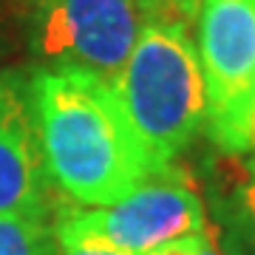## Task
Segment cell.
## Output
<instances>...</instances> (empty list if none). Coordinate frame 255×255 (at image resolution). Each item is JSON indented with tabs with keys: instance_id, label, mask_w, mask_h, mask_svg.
Returning a JSON list of instances; mask_svg holds the SVG:
<instances>
[{
	"instance_id": "7a4b0ae2",
	"label": "cell",
	"mask_w": 255,
	"mask_h": 255,
	"mask_svg": "<svg viewBox=\"0 0 255 255\" xmlns=\"http://www.w3.org/2000/svg\"><path fill=\"white\" fill-rule=\"evenodd\" d=\"M114 91L150 170H170L207 122V91L190 23L170 14L150 20L114 80Z\"/></svg>"
},
{
	"instance_id": "7c38bea8",
	"label": "cell",
	"mask_w": 255,
	"mask_h": 255,
	"mask_svg": "<svg viewBox=\"0 0 255 255\" xmlns=\"http://www.w3.org/2000/svg\"><path fill=\"white\" fill-rule=\"evenodd\" d=\"M201 255H221V250H219V244L213 241V236H210V241H207V247H204V253Z\"/></svg>"
},
{
	"instance_id": "52a82bcc",
	"label": "cell",
	"mask_w": 255,
	"mask_h": 255,
	"mask_svg": "<svg viewBox=\"0 0 255 255\" xmlns=\"http://www.w3.org/2000/svg\"><path fill=\"white\" fill-rule=\"evenodd\" d=\"M221 255H255V150L244 153L236 176L216 199Z\"/></svg>"
},
{
	"instance_id": "ba28073f",
	"label": "cell",
	"mask_w": 255,
	"mask_h": 255,
	"mask_svg": "<svg viewBox=\"0 0 255 255\" xmlns=\"http://www.w3.org/2000/svg\"><path fill=\"white\" fill-rule=\"evenodd\" d=\"M0 255H60L54 227L40 219L0 216Z\"/></svg>"
},
{
	"instance_id": "3957f363",
	"label": "cell",
	"mask_w": 255,
	"mask_h": 255,
	"mask_svg": "<svg viewBox=\"0 0 255 255\" xmlns=\"http://www.w3.org/2000/svg\"><path fill=\"white\" fill-rule=\"evenodd\" d=\"M190 17L179 0H31V43L46 68H80L111 82L142 28L156 17Z\"/></svg>"
},
{
	"instance_id": "9c48e42d",
	"label": "cell",
	"mask_w": 255,
	"mask_h": 255,
	"mask_svg": "<svg viewBox=\"0 0 255 255\" xmlns=\"http://www.w3.org/2000/svg\"><path fill=\"white\" fill-rule=\"evenodd\" d=\"M210 241V233H196V236H184V238H176V241H167V244L156 247L145 255H201L204 247Z\"/></svg>"
},
{
	"instance_id": "6da1fadb",
	"label": "cell",
	"mask_w": 255,
	"mask_h": 255,
	"mask_svg": "<svg viewBox=\"0 0 255 255\" xmlns=\"http://www.w3.org/2000/svg\"><path fill=\"white\" fill-rule=\"evenodd\" d=\"M46 170L77 207H102L153 176L114 85L80 68L31 71Z\"/></svg>"
},
{
	"instance_id": "8fae6325",
	"label": "cell",
	"mask_w": 255,
	"mask_h": 255,
	"mask_svg": "<svg viewBox=\"0 0 255 255\" xmlns=\"http://www.w3.org/2000/svg\"><path fill=\"white\" fill-rule=\"evenodd\" d=\"M60 255H125V253H114L105 247H60Z\"/></svg>"
},
{
	"instance_id": "8992f818",
	"label": "cell",
	"mask_w": 255,
	"mask_h": 255,
	"mask_svg": "<svg viewBox=\"0 0 255 255\" xmlns=\"http://www.w3.org/2000/svg\"><path fill=\"white\" fill-rule=\"evenodd\" d=\"M51 179L37 128L31 71L0 74V216L54 219Z\"/></svg>"
},
{
	"instance_id": "5b68a950",
	"label": "cell",
	"mask_w": 255,
	"mask_h": 255,
	"mask_svg": "<svg viewBox=\"0 0 255 255\" xmlns=\"http://www.w3.org/2000/svg\"><path fill=\"white\" fill-rule=\"evenodd\" d=\"M199 63L207 128L221 153L244 156V125L255 88V0H199Z\"/></svg>"
},
{
	"instance_id": "30bf717a",
	"label": "cell",
	"mask_w": 255,
	"mask_h": 255,
	"mask_svg": "<svg viewBox=\"0 0 255 255\" xmlns=\"http://www.w3.org/2000/svg\"><path fill=\"white\" fill-rule=\"evenodd\" d=\"M255 150V88H253V102H250V114H247L244 125V153Z\"/></svg>"
},
{
	"instance_id": "277c9868",
	"label": "cell",
	"mask_w": 255,
	"mask_h": 255,
	"mask_svg": "<svg viewBox=\"0 0 255 255\" xmlns=\"http://www.w3.org/2000/svg\"><path fill=\"white\" fill-rule=\"evenodd\" d=\"M60 247H105L145 255L156 247L207 230L201 196L176 167L147 176L122 199L102 207L63 204L54 213Z\"/></svg>"
}]
</instances>
